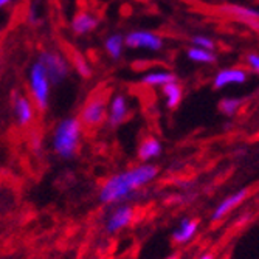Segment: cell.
<instances>
[{
    "mask_svg": "<svg viewBox=\"0 0 259 259\" xmlns=\"http://www.w3.org/2000/svg\"><path fill=\"white\" fill-rule=\"evenodd\" d=\"M160 176V169L154 163H138L131 168L109 176L98 190V200L106 206L127 203L138 193L151 185Z\"/></svg>",
    "mask_w": 259,
    "mask_h": 259,
    "instance_id": "cell-1",
    "label": "cell"
},
{
    "mask_svg": "<svg viewBox=\"0 0 259 259\" xmlns=\"http://www.w3.org/2000/svg\"><path fill=\"white\" fill-rule=\"evenodd\" d=\"M82 132L84 127L78 116H70V118L62 120L53 132V151L61 158H73L79 151Z\"/></svg>",
    "mask_w": 259,
    "mask_h": 259,
    "instance_id": "cell-2",
    "label": "cell"
},
{
    "mask_svg": "<svg viewBox=\"0 0 259 259\" xmlns=\"http://www.w3.org/2000/svg\"><path fill=\"white\" fill-rule=\"evenodd\" d=\"M135 216L137 209L131 202L112 205L109 206V211L103 219V228L109 236H115V234L129 228L134 224Z\"/></svg>",
    "mask_w": 259,
    "mask_h": 259,
    "instance_id": "cell-3",
    "label": "cell"
},
{
    "mask_svg": "<svg viewBox=\"0 0 259 259\" xmlns=\"http://www.w3.org/2000/svg\"><path fill=\"white\" fill-rule=\"evenodd\" d=\"M107 112L109 107H107L106 97H103L101 93H95V95H92L82 104L78 118L84 129L95 131L101 124H104V121H107Z\"/></svg>",
    "mask_w": 259,
    "mask_h": 259,
    "instance_id": "cell-4",
    "label": "cell"
},
{
    "mask_svg": "<svg viewBox=\"0 0 259 259\" xmlns=\"http://www.w3.org/2000/svg\"><path fill=\"white\" fill-rule=\"evenodd\" d=\"M31 93L39 110H45L49 107L50 79L40 62H36L31 68Z\"/></svg>",
    "mask_w": 259,
    "mask_h": 259,
    "instance_id": "cell-5",
    "label": "cell"
},
{
    "mask_svg": "<svg viewBox=\"0 0 259 259\" xmlns=\"http://www.w3.org/2000/svg\"><path fill=\"white\" fill-rule=\"evenodd\" d=\"M250 196V190L248 188H241V190H236L234 193L228 194L227 197H224L216 206L214 209L211 211V216H209V221L213 224H218V222H222L231 211L236 209L239 205H242Z\"/></svg>",
    "mask_w": 259,
    "mask_h": 259,
    "instance_id": "cell-6",
    "label": "cell"
},
{
    "mask_svg": "<svg viewBox=\"0 0 259 259\" xmlns=\"http://www.w3.org/2000/svg\"><path fill=\"white\" fill-rule=\"evenodd\" d=\"M124 40H126V47L134 49V50L145 49L149 52H160L164 45L161 36H158L157 33H152V31H146V30L131 31L124 36Z\"/></svg>",
    "mask_w": 259,
    "mask_h": 259,
    "instance_id": "cell-7",
    "label": "cell"
},
{
    "mask_svg": "<svg viewBox=\"0 0 259 259\" xmlns=\"http://www.w3.org/2000/svg\"><path fill=\"white\" fill-rule=\"evenodd\" d=\"M39 62L44 65L47 75H49L50 82H53V84H59L68 75V64L59 53L44 52L40 55Z\"/></svg>",
    "mask_w": 259,
    "mask_h": 259,
    "instance_id": "cell-8",
    "label": "cell"
},
{
    "mask_svg": "<svg viewBox=\"0 0 259 259\" xmlns=\"http://www.w3.org/2000/svg\"><path fill=\"white\" fill-rule=\"evenodd\" d=\"M199 227H200V222L196 218H188V216L183 218L174 228L171 234V241L179 247L188 245L197 236Z\"/></svg>",
    "mask_w": 259,
    "mask_h": 259,
    "instance_id": "cell-9",
    "label": "cell"
},
{
    "mask_svg": "<svg viewBox=\"0 0 259 259\" xmlns=\"http://www.w3.org/2000/svg\"><path fill=\"white\" fill-rule=\"evenodd\" d=\"M131 115L129 101L124 95H115L109 104L107 112V124L110 127H118L121 126Z\"/></svg>",
    "mask_w": 259,
    "mask_h": 259,
    "instance_id": "cell-10",
    "label": "cell"
},
{
    "mask_svg": "<svg viewBox=\"0 0 259 259\" xmlns=\"http://www.w3.org/2000/svg\"><path fill=\"white\" fill-rule=\"evenodd\" d=\"M248 79V73L241 67H228L222 68L218 72V75L213 79V87L214 89H225L227 85L231 84H244Z\"/></svg>",
    "mask_w": 259,
    "mask_h": 259,
    "instance_id": "cell-11",
    "label": "cell"
},
{
    "mask_svg": "<svg viewBox=\"0 0 259 259\" xmlns=\"http://www.w3.org/2000/svg\"><path fill=\"white\" fill-rule=\"evenodd\" d=\"M161 152H163V146L160 143V140L149 135L140 141L137 149V158L141 163H152L155 158L161 155Z\"/></svg>",
    "mask_w": 259,
    "mask_h": 259,
    "instance_id": "cell-12",
    "label": "cell"
},
{
    "mask_svg": "<svg viewBox=\"0 0 259 259\" xmlns=\"http://www.w3.org/2000/svg\"><path fill=\"white\" fill-rule=\"evenodd\" d=\"M98 17H95L93 14L87 13V11H81L78 13L73 20H72V31L75 34H87V33H92L98 27Z\"/></svg>",
    "mask_w": 259,
    "mask_h": 259,
    "instance_id": "cell-13",
    "label": "cell"
},
{
    "mask_svg": "<svg viewBox=\"0 0 259 259\" xmlns=\"http://www.w3.org/2000/svg\"><path fill=\"white\" fill-rule=\"evenodd\" d=\"M14 112L19 120V124L22 126H28L34 118L33 104L25 97H17L16 93H14Z\"/></svg>",
    "mask_w": 259,
    "mask_h": 259,
    "instance_id": "cell-14",
    "label": "cell"
},
{
    "mask_svg": "<svg viewBox=\"0 0 259 259\" xmlns=\"http://www.w3.org/2000/svg\"><path fill=\"white\" fill-rule=\"evenodd\" d=\"M161 93H163V97H164V104H166V107L174 110L182 103L183 87L179 84V81H174V82H169L166 85H163L161 87Z\"/></svg>",
    "mask_w": 259,
    "mask_h": 259,
    "instance_id": "cell-15",
    "label": "cell"
},
{
    "mask_svg": "<svg viewBox=\"0 0 259 259\" xmlns=\"http://www.w3.org/2000/svg\"><path fill=\"white\" fill-rule=\"evenodd\" d=\"M221 11L224 14H230L233 17H238L245 22H251V23L259 22V10H253V8H247L241 5H222Z\"/></svg>",
    "mask_w": 259,
    "mask_h": 259,
    "instance_id": "cell-16",
    "label": "cell"
},
{
    "mask_svg": "<svg viewBox=\"0 0 259 259\" xmlns=\"http://www.w3.org/2000/svg\"><path fill=\"white\" fill-rule=\"evenodd\" d=\"M177 81V76L172 72H168V70H157V72H149L146 75H143L141 78V82L149 87H163L169 82Z\"/></svg>",
    "mask_w": 259,
    "mask_h": 259,
    "instance_id": "cell-17",
    "label": "cell"
},
{
    "mask_svg": "<svg viewBox=\"0 0 259 259\" xmlns=\"http://www.w3.org/2000/svg\"><path fill=\"white\" fill-rule=\"evenodd\" d=\"M124 45H126V40H124V36L123 34H118V33H115V34H110L106 42H104V50L106 53L109 55V58L115 59V61H118L123 55V49H124Z\"/></svg>",
    "mask_w": 259,
    "mask_h": 259,
    "instance_id": "cell-18",
    "label": "cell"
},
{
    "mask_svg": "<svg viewBox=\"0 0 259 259\" xmlns=\"http://www.w3.org/2000/svg\"><path fill=\"white\" fill-rule=\"evenodd\" d=\"M186 58L196 62V64H214L218 61L214 52H209V50H203L199 49V47H190L186 52Z\"/></svg>",
    "mask_w": 259,
    "mask_h": 259,
    "instance_id": "cell-19",
    "label": "cell"
},
{
    "mask_svg": "<svg viewBox=\"0 0 259 259\" xmlns=\"http://www.w3.org/2000/svg\"><path fill=\"white\" fill-rule=\"evenodd\" d=\"M245 100L244 98H224L219 103V110L225 115V116H234L241 107L244 106Z\"/></svg>",
    "mask_w": 259,
    "mask_h": 259,
    "instance_id": "cell-20",
    "label": "cell"
},
{
    "mask_svg": "<svg viewBox=\"0 0 259 259\" xmlns=\"http://www.w3.org/2000/svg\"><path fill=\"white\" fill-rule=\"evenodd\" d=\"M72 61H73V65H75V68H76V72H78L82 78H90L92 70H90L89 64H87V61H85L81 55L72 53Z\"/></svg>",
    "mask_w": 259,
    "mask_h": 259,
    "instance_id": "cell-21",
    "label": "cell"
},
{
    "mask_svg": "<svg viewBox=\"0 0 259 259\" xmlns=\"http://www.w3.org/2000/svg\"><path fill=\"white\" fill-rule=\"evenodd\" d=\"M191 44L194 47H199V49H203V50H209V52H214L216 50L214 40L211 39V37H208V36H202V34L193 36L191 37Z\"/></svg>",
    "mask_w": 259,
    "mask_h": 259,
    "instance_id": "cell-22",
    "label": "cell"
},
{
    "mask_svg": "<svg viewBox=\"0 0 259 259\" xmlns=\"http://www.w3.org/2000/svg\"><path fill=\"white\" fill-rule=\"evenodd\" d=\"M245 61H247V65L250 67L251 72H254V73L259 75V53H253V52L248 53L247 58H245Z\"/></svg>",
    "mask_w": 259,
    "mask_h": 259,
    "instance_id": "cell-23",
    "label": "cell"
},
{
    "mask_svg": "<svg viewBox=\"0 0 259 259\" xmlns=\"http://www.w3.org/2000/svg\"><path fill=\"white\" fill-rule=\"evenodd\" d=\"M197 259H214V253H213V251H205V253H202Z\"/></svg>",
    "mask_w": 259,
    "mask_h": 259,
    "instance_id": "cell-24",
    "label": "cell"
},
{
    "mask_svg": "<svg viewBox=\"0 0 259 259\" xmlns=\"http://www.w3.org/2000/svg\"><path fill=\"white\" fill-rule=\"evenodd\" d=\"M166 259H182V256H180L179 253H172V254H169Z\"/></svg>",
    "mask_w": 259,
    "mask_h": 259,
    "instance_id": "cell-25",
    "label": "cell"
},
{
    "mask_svg": "<svg viewBox=\"0 0 259 259\" xmlns=\"http://www.w3.org/2000/svg\"><path fill=\"white\" fill-rule=\"evenodd\" d=\"M10 2H13V0H0V8L5 7V5H8Z\"/></svg>",
    "mask_w": 259,
    "mask_h": 259,
    "instance_id": "cell-26",
    "label": "cell"
}]
</instances>
